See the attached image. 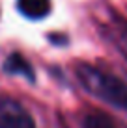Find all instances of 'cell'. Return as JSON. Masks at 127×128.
I'll list each match as a JSON object with an SVG mask.
<instances>
[{"instance_id":"cell-1","label":"cell","mask_w":127,"mask_h":128,"mask_svg":"<svg viewBox=\"0 0 127 128\" xmlns=\"http://www.w3.org/2000/svg\"><path fill=\"white\" fill-rule=\"evenodd\" d=\"M75 74L90 95L118 110H127V86L116 74L105 72L103 69H97L90 63H78Z\"/></svg>"},{"instance_id":"cell-5","label":"cell","mask_w":127,"mask_h":128,"mask_svg":"<svg viewBox=\"0 0 127 128\" xmlns=\"http://www.w3.org/2000/svg\"><path fill=\"white\" fill-rule=\"evenodd\" d=\"M84 128H116V124L110 121L105 113H92L82 122Z\"/></svg>"},{"instance_id":"cell-2","label":"cell","mask_w":127,"mask_h":128,"mask_svg":"<svg viewBox=\"0 0 127 128\" xmlns=\"http://www.w3.org/2000/svg\"><path fill=\"white\" fill-rule=\"evenodd\" d=\"M0 128H36V122L19 100L0 96Z\"/></svg>"},{"instance_id":"cell-3","label":"cell","mask_w":127,"mask_h":128,"mask_svg":"<svg viewBox=\"0 0 127 128\" xmlns=\"http://www.w3.org/2000/svg\"><path fill=\"white\" fill-rule=\"evenodd\" d=\"M4 70H6L8 74H19V76L26 78V80L32 82V84L36 82V72H34L32 63H30L23 54H19V52H13V54H10L6 58V61H4Z\"/></svg>"},{"instance_id":"cell-6","label":"cell","mask_w":127,"mask_h":128,"mask_svg":"<svg viewBox=\"0 0 127 128\" xmlns=\"http://www.w3.org/2000/svg\"><path fill=\"white\" fill-rule=\"evenodd\" d=\"M123 39H125V41H127V28L123 30Z\"/></svg>"},{"instance_id":"cell-4","label":"cell","mask_w":127,"mask_h":128,"mask_svg":"<svg viewBox=\"0 0 127 128\" xmlns=\"http://www.w3.org/2000/svg\"><path fill=\"white\" fill-rule=\"evenodd\" d=\"M17 8L28 19H43L51 11V0H17Z\"/></svg>"}]
</instances>
